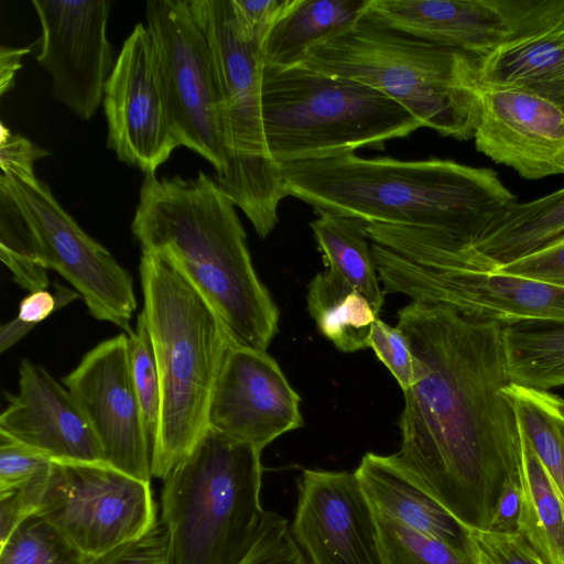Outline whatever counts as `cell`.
<instances>
[{
	"label": "cell",
	"instance_id": "cell-1",
	"mask_svg": "<svg viewBox=\"0 0 564 564\" xmlns=\"http://www.w3.org/2000/svg\"><path fill=\"white\" fill-rule=\"evenodd\" d=\"M397 326L416 380L403 392L401 444L389 456L464 527L490 529L500 494L521 467L503 325L411 301Z\"/></svg>",
	"mask_w": 564,
	"mask_h": 564
},
{
	"label": "cell",
	"instance_id": "cell-2",
	"mask_svg": "<svg viewBox=\"0 0 564 564\" xmlns=\"http://www.w3.org/2000/svg\"><path fill=\"white\" fill-rule=\"evenodd\" d=\"M288 196L366 224L476 241L516 196L497 172L451 160L367 159L348 152L280 165Z\"/></svg>",
	"mask_w": 564,
	"mask_h": 564
},
{
	"label": "cell",
	"instance_id": "cell-3",
	"mask_svg": "<svg viewBox=\"0 0 564 564\" xmlns=\"http://www.w3.org/2000/svg\"><path fill=\"white\" fill-rule=\"evenodd\" d=\"M131 231L142 253L164 256L186 275L235 345L269 347L279 310L253 268L236 206L213 176H144Z\"/></svg>",
	"mask_w": 564,
	"mask_h": 564
},
{
	"label": "cell",
	"instance_id": "cell-4",
	"mask_svg": "<svg viewBox=\"0 0 564 564\" xmlns=\"http://www.w3.org/2000/svg\"><path fill=\"white\" fill-rule=\"evenodd\" d=\"M139 274L161 390L152 477L165 479L209 429L214 388L234 343L208 301L170 259L142 253Z\"/></svg>",
	"mask_w": 564,
	"mask_h": 564
},
{
	"label": "cell",
	"instance_id": "cell-5",
	"mask_svg": "<svg viewBox=\"0 0 564 564\" xmlns=\"http://www.w3.org/2000/svg\"><path fill=\"white\" fill-rule=\"evenodd\" d=\"M478 56L391 29L367 13L313 48L302 65L376 88L422 124L456 140L474 138L479 117Z\"/></svg>",
	"mask_w": 564,
	"mask_h": 564
},
{
	"label": "cell",
	"instance_id": "cell-6",
	"mask_svg": "<svg viewBox=\"0 0 564 564\" xmlns=\"http://www.w3.org/2000/svg\"><path fill=\"white\" fill-rule=\"evenodd\" d=\"M0 259L28 292L46 290L47 270L56 271L93 317L133 332L137 299L130 273L80 228L34 171L1 173Z\"/></svg>",
	"mask_w": 564,
	"mask_h": 564
},
{
	"label": "cell",
	"instance_id": "cell-7",
	"mask_svg": "<svg viewBox=\"0 0 564 564\" xmlns=\"http://www.w3.org/2000/svg\"><path fill=\"white\" fill-rule=\"evenodd\" d=\"M261 449L212 427L165 477L171 564H239L264 523Z\"/></svg>",
	"mask_w": 564,
	"mask_h": 564
},
{
	"label": "cell",
	"instance_id": "cell-8",
	"mask_svg": "<svg viewBox=\"0 0 564 564\" xmlns=\"http://www.w3.org/2000/svg\"><path fill=\"white\" fill-rule=\"evenodd\" d=\"M262 116L267 148L280 166L382 149L422 128L404 107L380 90L305 65H263Z\"/></svg>",
	"mask_w": 564,
	"mask_h": 564
},
{
	"label": "cell",
	"instance_id": "cell-9",
	"mask_svg": "<svg viewBox=\"0 0 564 564\" xmlns=\"http://www.w3.org/2000/svg\"><path fill=\"white\" fill-rule=\"evenodd\" d=\"M188 4L208 42L219 89L227 165L213 178L265 238L278 224L279 205L288 194L265 142L262 47L241 29L231 0H188Z\"/></svg>",
	"mask_w": 564,
	"mask_h": 564
},
{
	"label": "cell",
	"instance_id": "cell-10",
	"mask_svg": "<svg viewBox=\"0 0 564 564\" xmlns=\"http://www.w3.org/2000/svg\"><path fill=\"white\" fill-rule=\"evenodd\" d=\"M384 294L449 306L502 325L564 324V286L531 278L432 263L370 242Z\"/></svg>",
	"mask_w": 564,
	"mask_h": 564
},
{
	"label": "cell",
	"instance_id": "cell-11",
	"mask_svg": "<svg viewBox=\"0 0 564 564\" xmlns=\"http://www.w3.org/2000/svg\"><path fill=\"white\" fill-rule=\"evenodd\" d=\"M172 128L178 147L208 161L215 175L227 165L219 109V89L208 42L188 0L145 3Z\"/></svg>",
	"mask_w": 564,
	"mask_h": 564
},
{
	"label": "cell",
	"instance_id": "cell-12",
	"mask_svg": "<svg viewBox=\"0 0 564 564\" xmlns=\"http://www.w3.org/2000/svg\"><path fill=\"white\" fill-rule=\"evenodd\" d=\"M150 484L106 463L53 462L36 513L97 558L156 522Z\"/></svg>",
	"mask_w": 564,
	"mask_h": 564
},
{
	"label": "cell",
	"instance_id": "cell-13",
	"mask_svg": "<svg viewBox=\"0 0 564 564\" xmlns=\"http://www.w3.org/2000/svg\"><path fill=\"white\" fill-rule=\"evenodd\" d=\"M107 147L144 175L178 148L162 84L153 39L143 23L124 40L102 97Z\"/></svg>",
	"mask_w": 564,
	"mask_h": 564
},
{
	"label": "cell",
	"instance_id": "cell-14",
	"mask_svg": "<svg viewBox=\"0 0 564 564\" xmlns=\"http://www.w3.org/2000/svg\"><path fill=\"white\" fill-rule=\"evenodd\" d=\"M62 382L94 431L104 463L151 482L152 446L131 377L128 335L100 341Z\"/></svg>",
	"mask_w": 564,
	"mask_h": 564
},
{
	"label": "cell",
	"instance_id": "cell-15",
	"mask_svg": "<svg viewBox=\"0 0 564 564\" xmlns=\"http://www.w3.org/2000/svg\"><path fill=\"white\" fill-rule=\"evenodd\" d=\"M111 1L33 0L41 24L36 61L52 80V96L83 120L102 102L115 66L107 37Z\"/></svg>",
	"mask_w": 564,
	"mask_h": 564
},
{
	"label": "cell",
	"instance_id": "cell-16",
	"mask_svg": "<svg viewBox=\"0 0 564 564\" xmlns=\"http://www.w3.org/2000/svg\"><path fill=\"white\" fill-rule=\"evenodd\" d=\"M290 529L308 564H384L376 513L355 471L304 469Z\"/></svg>",
	"mask_w": 564,
	"mask_h": 564
},
{
	"label": "cell",
	"instance_id": "cell-17",
	"mask_svg": "<svg viewBox=\"0 0 564 564\" xmlns=\"http://www.w3.org/2000/svg\"><path fill=\"white\" fill-rule=\"evenodd\" d=\"M300 402L265 350L232 344L214 388L208 425L262 451L303 425Z\"/></svg>",
	"mask_w": 564,
	"mask_h": 564
},
{
	"label": "cell",
	"instance_id": "cell-18",
	"mask_svg": "<svg viewBox=\"0 0 564 564\" xmlns=\"http://www.w3.org/2000/svg\"><path fill=\"white\" fill-rule=\"evenodd\" d=\"M476 149L521 177L564 174V111L536 95L480 86Z\"/></svg>",
	"mask_w": 564,
	"mask_h": 564
},
{
	"label": "cell",
	"instance_id": "cell-19",
	"mask_svg": "<svg viewBox=\"0 0 564 564\" xmlns=\"http://www.w3.org/2000/svg\"><path fill=\"white\" fill-rule=\"evenodd\" d=\"M509 34L478 57L481 87L536 95L564 111V0H505Z\"/></svg>",
	"mask_w": 564,
	"mask_h": 564
},
{
	"label": "cell",
	"instance_id": "cell-20",
	"mask_svg": "<svg viewBox=\"0 0 564 564\" xmlns=\"http://www.w3.org/2000/svg\"><path fill=\"white\" fill-rule=\"evenodd\" d=\"M8 400L0 434L53 462L104 463L98 440L78 404L43 367L22 360L19 392Z\"/></svg>",
	"mask_w": 564,
	"mask_h": 564
},
{
	"label": "cell",
	"instance_id": "cell-21",
	"mask_svg": "<svg viewBox=\"0 0 564 564\" xmlns=\"http://www.w3.org/2000/svg\"><path fill=\"white\" fill-rule=\"evenodd\" d=\"M366 13L397 31L478 57L510 31L505 0H369Z\"/></svg>",
	"mask_w": 564,
	"mask_h": 564
},
{
	"label": "cell",
	"instance_id": "cell-22",
	"mask_svg": "<svg viewBox=\"0 0 564 564\" xmlns=\"http://www.w3.org/2000/svg\"><path fill=\"white\" fill-rule=\"evenodd\" d=\"M355 474L376 513L471 555L467 528L405 476L390 456L366 453Z\"/></svg>",
	"mask_w": 564,
	"mask_h": 564
},
{
	"label": "cell",
	"instance_id": "cell-23",
	"mask_svg": "<svg viewBox=\"0 0 564 564\" xmlns=\"http://www.w3.org/2000/svg\"><path fill=\"white\" fill-rule=\"evenodd\" d=\"M563 236L564 188L530 202H514L468 245L470 268L495 271Z\"/></svg>",
	"mask_w": 564,
	"mask_h": 564
},
{
	"label": "cell",
	"instance_id": "cell-24",
	"mask_svg": "<svg viewBox=\"0 0 564 564\" xmlns=\"http://www.w3.org/2000/svg\"><path fill=\"white\" fill-rule=\"evenodd\" d=\"M369 0H294L270 31L262 48L265 65H302L316 46L350 30Z\"/></svg>",
	"mask_w": 564,
	"mask_h": 564
},
{
	"label": "cell",
	"instance_id": "cell-25",
	"mask_svg": "<svg viewBox=\"0 0 564 564\" xmlns=\"http://www.w3.org/2000/svg\"><path fill=\"white\" fill-rule=\"evenodd\" d=\"M520 442L518 532L545 564H564V497L521 431Z\"/></svg>",
	"mask_w": 564,
	"mask_h": 564
},
{
	"label": "cell",
	"instance_id": "cell-26",
	"mask_svg": "<svg viewBox=\"0 0 564 564\" xmlns=\"http://www.w3.org/2000/svg\"><path fill=\"white\" fill-rule=\"evenodd\" d=\"M311 228L326 269L359 291L380 313L384 292L380 285L365 224L332 212L318 210Z\"/></svg>",
	"mask_w": 564,
	"mask_h": 564
},
{
	"label": "cell",
	"instance_id": "cell-27",
	"mask_svg": "<svg viewBox=\"0 0 564 564\" xmlns=\"http://www.w3.org/2000/svg\"><path fill=\"white\" fill-rule=\"evenodd\" d=\"M307 310L319 333L343 352L368 348L379 313L339 275L326 269L307 288Z\"/></svg>",
	"mask_w": 564,
	"mask_h": 564
},
{
	"label": "cell",
	"instance_id": "cell-28",
	"mask_svg": "<svg viewBox=\"0 0 564 564\" xmlns=\"http://www.w3.org/2000/svg\"><path fill=\"white\" fill-rule=\"evenodd\" d=\"M503 344L512 382L549 391L564 387V324L503 325Z\"/></svg>",
	"mask_w": 564,
	"mask_h": 564
},
{
	"label": "cell",
	"instance_id": "cell-29",
	"mask_svg": "<svg viewBox=\"0 0 564 564\" xmlns=\"http://www.w3.org/2000/svg\"><path fill=\"white\" fill-rule=\"evenodd\" d=\"M52 466L45 455L0 434V543L36 513Z\"/></svg>",
	"mask_w": 564,
	"mask_h": 564
},
{
	"label": "cell",
	"instance_id": "cell-30",
	"mask_svg": "<svg viewBox=\"0 0 564 564\" xmlns=\"http://www.w3.org/2000/svg\"><path fill=\"white\" fill-rule=\"evenodd\" d=\"M519 427L564 497V399L549 390L510 382Z\"/></svg>",
	"mask_w": 564,
	"mask_h": 564
},
{
	"label": "cell",
	"instance_id": "cell-31",
	"mask_svg": "<svg viewBox=\"0 0 564 564\" xmlns=\"http://www.w3.org/2000/svg\"><path fill=\"white\" fill-rule=\"evenodd\" d=\"M0 546V564H90L94 560L37 513L22 521Z\"/></svg>",
	"mask_w": 564,
	"mask_h": 564
},
{
	"label": "cell",
	"instance_id": "cell-32",
	"mask_svg": "<svg viewBox=\"0 0 564 564\" xmlns=\"http://www.w3.org/2000/svg\"><path fill=\"white\" fill-rule=\"evenodd\" d=\"M376 518L384 564H475L470 554L438 539L388 517Z\"/></svg>",
	"mask_w": 564,
	"mask_h": 564
},
{
	"label": "cell",
	"instance_id": "cell-33",
	"mask_svg": "<svg viewBox=\"0 0 564 564\" xmlns=\"http://www.w3.org/2000/svg\"><path fill=\"white\" fill-rule=\"evenodd\" d=\"M128 337L131 377L153 453L161 415V390L155 357L143 312L138 315L135 328Z\"/></svg>",
	"mask_w": 564,
	"mask_h": 564
},
{
	"label": "cell",
	"instance_id": "cell-34",
	"mask_svg": "<svg viewBox=\"0 0 564 564\" xmlns=\"http://www.w3.org/2000/svg\"><path fill=\"white\" fill-rule=\"evenodd\" d=\"M79 296L74 289L58 282H54L53 292L47 290L29 292L20 302L17 317L0 328V351L4 352L11 348L39 323Z\"/></svg>",
	"mask_w": 564,
	"mask_h": 564
},
{
	"label": "cell",
	"instance_id": "cell-35",
	"mask_svg": "<svg viewBox=\"0 0 564 564\" xmlns=\"http://www.w3.org/2000/svg\"><path fill=\"white\" fill-rule=\"evenodd\" d=\"M475 564H545L519 532L468 529Z\"/></svg>",
	"mask_w": 564,
	"mask_h": 564
},
{
	"label": "cell",
	"instance_id": "cell-36",
	"mask_svg": "<svg viewBox=\"0 0 564 564\" xmlns=\"http://www.w3.org/2000/svg\"><path fill=\"white\" fill-rule=\"evenodd\" d=\"M239 564H308L295 542L289 522L267 511L262 530L248 555Z\"/></svg>",
	"mask_w": 564,
	"mask_h": 564
},
{
	"label": "cell",
	"instance_id": "cell-37",
	"mask_svg": "<svg viewBox=\"0 0 564 564\" xmlns=\"http://www.w3.org/2000/svg\"><path fill=\"white\" fill-rule=\"evenodd\" d=\"M368 348L389 369L403 392L416 380V366L404 333L377 318L372 325Z\"/></svg>",
	"mask_w": 564,
	"mask_h": 564
},
{
	"label": "cell",
	"instance_id": "cell-38",
	"mask_svg": "<svg viewBox=\"0 0 564 564\" xmlns=\"http://www.w3.org/2000/svg\"><path fill=\"white\" fill-rule=\"evenodd\" d=\"M90 564H171L170 539L160 519L140 538L94 558Z\"/></svg>",
	"mask_w": 564,
	"mask_h": 564
},
{
	"label": "cell",
	"instance_id": "cell-39",
	"mask_svg": "<svg viewBox=\"0 0 564 564\" xmlns=\"http://www.w3.org/2000/svg\"><path fill=\"white\" fill-rule=\"evenodd\" d=\"M492 272L531 278L564 286V236L543 249Z\"/></svg>",
	"mask_w": 564,
	"mask_h": 564
},
{
	"label": "cell",
	"instance_id": "cell-40",
	"mask_svg": "<svg viewBox=\"0 0 564 564\" xmlns=\"http://www.w3.org/2000/svg\"><path fill=\"white\" fill-rule=\"evenodd\" d=\"M294 0H231L236 18L247 36L263 48L279 19Z\"/></svg>",
	"mask_w": 564,
	"mask_h": 564
},
{
	"label": "cell",
	"instance_id": "cell-41",
	"mask_svg": "<svg viewBox=\"0 0 564 564\" xmlns=\"http://www.w3.org/2000/svg\"><path fill=\"white\" fill-rule=\"evenodd\" d=\"M50 155L45 149L34 144L19 133H12L3 122L0 130V167L1 171L19 169L34 171V163Z\"/></svg>",
	"mask_w": 564,
	"mask_h": 564
},
{
	"label": "cell",
	"instance_id": "cell-42",
	"mask_svg": "<svg viewBox=\"0 0 564 564\" xmlns=\"http://www.w3.org/2000/svg\"><path fill=\"white\" fill-rule=\"evenodd\" d=\"M520 511V479H510L506 482L500 494L490 529L505 532H518Z\"/></svg>",
	"mask_w": 564,
	"mask_h": 564
},
{
	"label": "cell",
	"instance_id": "cell-43",
	"mask_svg": "<svg viewBox=\"0 0 564 564\" xmlns=\"http://www.w3.org/2000/svg\"><path fill=\"white\" fill-rule=\"evenodd\" d=\"M31 52V47L1 46L0 50V94L10 90L14 84V76L21 68L22 57Z\"/></svg>",
	"mask_w": 564,
	"mask_h": 564
}]
</instances>
